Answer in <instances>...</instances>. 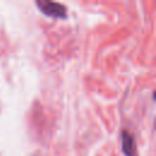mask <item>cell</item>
<instances>
[{
    "label": "cell",
    "mask_w": 156,
    "mask_h": 156,
    "mask_svg": "<svg viewBox=\"0 0 156 156\" xmlns=\"http://www.w3.org/2000/svg\"><path fill=\"white\" fill-rule=\"evenodd\" d=\"M35 4L39 11L49 17H52V18H66L67 17V10L60 2H55L50 0H37Z\"/></svg>",
    "instance_id": "obj_1"
},
{
    "label": "cell",
    "mask_w": 156,
    "mask_h": 156,
    "mask_svg": "<svg viewBox=\"0 0 156 156\" xmlns=\"http://www.w3.org/2000/svg\"><path fill=\"white\" fill-rule=\"evenodd\" d=\"M122 151L124 156H135V141L127 130L122 132Z\"/></svg>",
    "instance_id": "obj_2"
}]
</instances>
